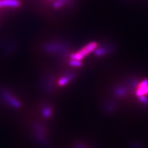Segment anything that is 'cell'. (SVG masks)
Listing matches in <instances>:
<instances>
[{"instance_id":"obj_1","label":"cell","mask_w":148,"mask_h":148,"mask_svg":"<svg viewBox=\"0 0 148 148\" xmlns=\"http://www.w3.org/2000/svg\"><path fill=\"white\" fill-rule=\"evenodd\" d=\"M97 44L96 43H91L88 45L85 46L84 48H82L79 51H78L76 53H73L71 55V59H76L78 61H81L82 59L85 58L87 54L91 53L92 51L96 48Z\"/></svg>"},{"instance_id":"obj_2","label":"cell","mask_w":148,"mask_h":148,"mask_svg":"<svg viewBox=\"0 0 148 148\" xmlns=\"http://www.w3.org/2000/svg\"><path fill=\"white\" fill-rule=\"evenodd\" d=\"M21 3L18 0H0V8H16L19 7Z\"/></svg>"},{"instance_id":"obj_3","label":"cell","mask_w":148,"mask_h":148,"mask_svg":"<svg viewBox=\"0 0 148 148\" xmlns=\"http://www.w3.org/2000/svg\"><path fill=\"white\" fill-rule=\"evenodd\" d=\"M148 93V80L143 81L140 85L139 89L136 91V95L138 96H143Z\"/></svg>"},{"instance_id":"obj_4","label":"cell","mask_w":148,"mask_h":148,"mask_svg":"<svg viewBox=\"0 0 148 148\" xmlns=\"http://www.w3.org/2000/svg\"><path fill=\"white\" fill-rule=\"evenodd\" d=\"M3 95L4 98L7 100L8 103L12 104L13 106H14V107H19L20 106L19 103H18L16 99L14 98L12 96H11L10 95H9L8 92L4 91L3 93Z\"/></svg>"},{"instance_id":"obj_5","label":"cell","mask_w":148,"mask_h":148,"mask_svg":"<svg viewBox=\"0 0 148 148\" xmlns=\"http://www.w3.org/2000/svg\"><path fill=\"white\" fill-rule=\"evenodd\" d=\"M71 78L69 77H61L58 81V85L61 86H63L66 85L69 82H70Z\"/></svg>"},{"instance_id":"obj_6","label":"cell","mask_w":148,"mask_h":148,"mask_svg":"<svg viewBox=\"0 0 148 148\" xmlns=\"http://www.w3.org/2000/svg\"><path fill=\"white\" fill-rule=\"evenodd\" d=\"M69 64L72 67H80L82 66V62H81V61H78V60L71 59V61H69Z\"/></svg>"},{"instance_id":"obj_7","label":"cell","mask_w":148,"mask_h":148,"mask_svg":"<svg viewBox=\"0 0 148 148\" xmlns=\"http://www.w3.org/2000/svg\"><path fill=\"white\" fill-rule=\"evenodd\" d=\"M66 1L67 0H57V1L53 4V7L55 8H61L66 3Z\"/></svg>"}]
</instances>
